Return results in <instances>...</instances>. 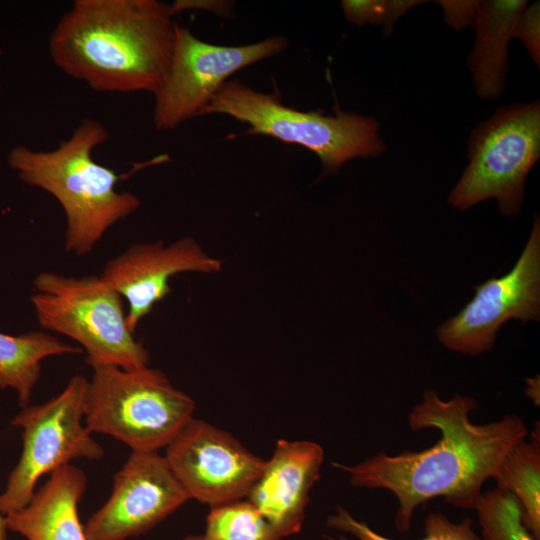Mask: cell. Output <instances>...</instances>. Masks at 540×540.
<instances>
[{"label":"cell","mask_w":540,"mask_h":540,"mask_svg":"<svg viewBox=\"0 0 540 540\" xmlns=\"http://www.w3.org/2000/svg\"><path fill=\"white\" fill-rule=\"evenodd\" d=\"M475 399L456 394L441 399L426 390L423 400L408 415L412 431L435 428L440 437L418 452L397 455L377 453L354 465L333 463L348 474L354 487L385 489L397 499L395 527L410 529L415 510L430 499L441 497L461 509H472L484 483L497 475L506 454L528 436L523 419L506 414L500 420L476 424L470 412Z\"/></svg>","instance_id":"obj_1"},{"label":"cell","mask_w":540,"mask_h":540,"mask_svg":"<svg viewBox=\"0 0 540 540\" xmlns=\"http://www.w3.org/2000/svg\"><path fill=\"white\" fill-rule=\"evenodd\" d=\"M176 23L158 0H76L48 50L59 69L94 90L154 95L171 64Z\"/></svg>","instance_id":"obj_2"},{"label":"cell","mask_w":540,"mask_h":540,"mask_svg":"<svg viewBox=\"0 0 540 540\" xmlns=\"http://www.w3.org/2000/svg\"><path fill=\"white\" fill-rule=\"evenodd\" d=\"M108 138L100 122L87 118L52 151L19 145L7 156L9 167L21 181L48 192L62 206L65 250L77 256L90 253L111 226L141 205L135 194L116 190L125 175L92 157L93 149Z\"/></svg>","instance_id":"obj_3"},{"label":"cell","mask_w":540,"mask_h":540,"mask_svg":"<svg viewBox=\"0 0 540 540\" xmlns=\"http://www.w3.org/2000/svg\"><path fill=\"white\" fill-rule=\"evenodd\" d=\"M210 114L248 124L249 134L267 135L312 151L325 175L336 173L351 159L378 157L386 149L373 117L300 111L284 105L278 93H263L238 80L223 83L200 116Z\"/></svg>","instance_id":"obj_4"},{"label":"cell","mask_w":540,"mask_h":540,"mask_svg":"<svg viewBox=\"0 0 540 540\" xmlns=\"http://www.w3.org/2000/svg\"><path fill=\"white\" fill-rule=\"evenodd\" d=\"M85 398V425L123 442L132 451L166 447L193 418L194 400L160 370L92 367Z\"/></svg>","instance_id":"obj_5"},{"label":"cell","mask_w":540,"mask_h":540,"mask_svg":"<svg viewBox=\"0 0 540 540\" xmlns=\"http://www.w3.org/2000/svg\"><path fill=\"white\" fill-rule=\"evenodd\" d=\"M30 297L40 326L76 341L92 367L148 366L147 349L126 324L122 297L101 276H64L43 271Z\"/></svg>","instance_id":"obj_6"},{"label":"cell","mask_w":540,"mask_h":540,"mask_svg":"<svg viewBox=\"0 0 540 540\" xmlns=\"http://www.w3.org/2000/svg\"><path fill=\"white\" fill-rule=\"evenodd\" d=\"M539 157L540 102L498 107L472 131L469 163L448 203L465 211L494 198L503 215H517L521 211L526 177Z\"/></svg>","instance_id":"obj_7"},{"label":"cell","mask_w":540,"mask_h":540,"mask_svg":"<svg viewBox=\"0 0 540 540\" xmlns=\"http://www.w3.org/2000/svg\"><path fill=\"white\" fill-rule=\"evenodd\" d=\"M87 386L84 376L75 375L59 395L22 408L11 421L23 430V449L0 494L2 516L26 506L43 475L74 459L97 460L104 455L83 424Z\"/></svg>","instance_id":"obj_8"},{"label":"cell","mask_w":540,"mask_h":540,"mask_svg":"<svg viewBox=\"0 0 540 540\" xmlns=\"http://www.w3.org/2000/svg\"><path fill=\"white\" fill-rule=\"evenodd\" d=\"M283 36L240 46L204 42L178 23L167 76L154 94L153 124L169 130L200 116L212 97L235 72L286 49Z\"/></svg>","instance_id":"obj_9"},{"label":"cell","mask_w":540,"mask_h":540,"mask_svg":"<svg viewBox=\"0 0 540 540\" xmlns=\"http://www.w3.org/2000/svg\"><path fill=\"white\" fill-rule=\"evenodd\" d=\"M475 295L437 329L448 349L468 355L489 351L500 326L509 319L539 321L540 221L535 216L529 239L514 267L504 276L475 286Z\"/></svg>","instance_id":"obj_10"},{"label":"cell","mask_w":540,"mask_h":540,"mask_svg":"<svg viewBox=\"0 0 540 540\" xmlns=\"http://www.w3.org/2000/svg\"><path fill=\"white\" fill-rule=\"evenodd\" d=\"M165 448L189 499L210 507L246 498L265 464L230 433L194 417Z\"/></svg>","instance_id":"obj_11"},{"label":"cell","mask_w":540,"mask_h":540,"mask_svg":"<svg viewBox=\"0 0 540 540\" xmlns=\"http://www.w3.org/2000/svg\"><path fill=\"white\" fill-rule=\"evenodd\" d=\"M189 497L158 451H132L114 475L108 500L84 524L87 540L141 535Z\"/></svg>","instance_id":"obj_12"},{"label":"cell","mask_w":540,"mask_h":540,"mask_svg":"<svg viewBox=\"0 0 540 540\" xmlns=\"http://www.w3.org/2000/svg\"><path fill=\"white\" fill-rule=\"evenodd\" d=\"M222 262L210 256L191 237L168 245L161 241L136 243L107 261L101 277L128 304L126 324L134 333L155 304L170 294L169 279L183 272L214 274Z\"/></svg>","instance_id":"obj_13"},{"label":"cell","mask_w":540,"mask_h":540,"mask_svg":"<svg viewBox=\"0 0 540 540\" xmlns=\"http://www.w3.org/2000/svg\"><path fill=\"white\" fill-rule=\"evenodd\" d=\"M323 459L317 443L279 440L246 497L282 538L301 530Z\"/></svg>","instance_id":"obj_14"},{"label":"cell","mask_w":540,"mask_h":540,"mask_svg":"<svg viewBox=\"0 0 540 540\" xmlns=\"http://www.w3.org/2000/svg\"><path fill=\"white\" fill-rule=\"evenodd\" d=\"M86 486L82 469L72 464L57 468L26 506L4 516L7 530L26 540H87L78 513Z\"/></svg>","instance_id":"obj_15"},{"label":"cell","mask_w":540,"mask_h":540,"mask_svg":"<svg viewBox=\"0 0 540 540\" xmlns=\"http://www.w3.org/2000/svg\"><path fill=\"white\" fill-rule=\"evenodd\" d=\"M527 5L526 0L479 1L473 23L476 38L468 64L476 94L483 100L497 99L505 90L508 45Z\"/></svg>","instance_id":"obj_16"},{"label":"cell","mask_w":540,"mask_h":540,"mask_svg":"<svg viewBox=\"0 0 540 540\" xmlns=\"http://www.w3.org/2000/svg\"><path fill=\"white\" fill-rule=\"evenodd\" d=\"M81 352L80 347L43 331L15 336L0 332V389L15 390L18 404L25 408L40 378L42 360L49 356Z\"/></svg>","instance_id":"obj_17"},{"label":"cell","mask_w":540,"mask_h":540,"mask_svg":"<svg viewBox=\"0 0 540 540\" xmlns=\"http://www.w3.org/2000/svg\"><path fill=\"white\" fill-rule=\"evenodd\" d=\"M496 487L512 494L522 510L524 526L540 540V432L537 422L530 434L504 457L495 476Z\"/></svg>","instance_id":"obj_18"},{"label":"cell","mask_w":540,"mask_h":540,"mask_svg":"<svg viewBox=\"0 0 540 540\" xmlns=\"http://www.w3.org/2000/svg\"><path fill=\"white\" fill-rule=\"evenodd\" d=\"M205 540H281L282 537L248 500L210 507Z\"/></svg>","instance_id":"obj_19"},{"label":"cell","mask_w":540,"mask_h":540,"mask_svg":"<svg viewBox=\"0 0 540 540\" xmlns=\"http://www.w3.org/2000/svg\"><path fill=\"white\" fill-rule=\"evenodd\" d=\"M327 526L353 536H325L326 540H395L374 531L368 524L354 518L341 506L327 517ZM418 540H481L473 528V520L465 518L452 522L441 511L428 514L424 521V537Z\"/></svg>","instance_id":"obj_20"},{"label":"cell","mask_w":540,"mask_h":540,"mask_svg":"<svg viewBox=\"0 0 540 540\" xmlns=\"http://www.w3.org/2000/svg\"><path fill=\"white\" fill-rule=\"evenodd\" d=\"M481 540H537L524 526L518 500L497 487L481 493L474 508Z\"/></svg>","instance_id":"obj_21"},{"label":"cell","mask_w":540,"mask_h":540,"mask_svg":"<svg viewBox=\"0 0 540 540\" xmlns=\"http://www.w3.org/2000/svg\"><path fill=\"white\" fill-rule=\"evenodd\" d=\"M422 0H343L341 7L348 22L356 25H380L390 35L396 21Z\"/></svg>","instance_id":"obj_22"},{"label":"cell","mask_w":540,"mask_h":540,"mask_svg":"<svg viewBox=\"0 0 540 540\" xmlns=\"http://www.w3.org/2000/svg\"><path fill=\"white\" fill-rule=\"evenodd\" d=\"M512 38L519 39L525 46L530 58L540 66V5L534 2L527 5L519 15Z\"/></svg>","instance_id":"obj_23"},{"label":"cell","mask_w":540,"mask_h":540,"mask_svg":"<svg viewBox=\"0 0 540 540\" xmlns=\"http://www.w3.org/2000/svg\"><path fill=\"white\" fill-rule=\"evenodd\" d=\"M445 22L454 30L459 31L468 25L473 26L479 1L474 0H440Z\"/></svg>","instance_id":"obj_24"},{"label":"cell","mask_w":540,"mask_h":540,"mask_svg":"<svg viewBox=\"0 0 540 540\" xmlns=\"http://www.w3.org/2000/svg\"><path fill=\"white\" fill-rule=\"evenodd\" d=\"M234 2L232 1H213V0H177L173 4H170L171 15L174 16L188 9H203L211 11L218 16L224 18H230L234 10Z\"/></svg>","instance_id":"obj_25"},{"label":"cell","mask_w":540,"mask_h":540,"mask_svg":"<svg viewBox=\"0 0 540 540\" xmlns=\"http://www.w3.org/2000/svg\"><path fill=\"white\" fill-rule=\"evenodd\" d=\"M529 384L532 385V387L528 386L527 388V395L529 398H531L535 404L539 405V396L536 395L535 387H536V380L535 379H529Z\"/></svg>","instance_id":"obj_26"},{"label":"cell","mask_w":540,"mask_h":540,"mask_svg":"<svg viewBox=\"0 0 540 540\" xmlns=\"http://www.w3.org/2000/svg\"><path fill=\"white\" fill-rule=\"evenodd\" d=\"M7 527L5 523L4 516L0 514V540H7Z\"/></svg>","instance_id":"obj_27"},{"label":"cell","mask_w":540,"mask_h":540,"mask_svg":"<svg viewBox=\"0 0 540 540\" xmlns=\"http://www.w3.org/2000/svg\"><path fill=\"white\" fill-rule=\"evenodd\" d=\"M182 540H205L203 535H188Z\"/></svg>","instance_id":"obj_28"}]
</instances>
